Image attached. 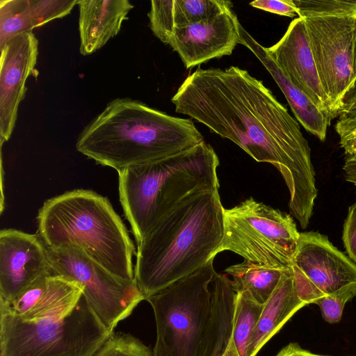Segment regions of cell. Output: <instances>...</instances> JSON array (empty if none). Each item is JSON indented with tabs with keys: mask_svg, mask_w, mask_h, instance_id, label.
I'll return each mask as SVG.
<instances>
[{
	"mask_svg": "<svg viewBox=\"0 0 356 356\" xmlns=\"http://www.w3.org/2000/svg\"><path fill=\"white\" fill-rule=\"evenodd\" d=\"M178 113L229 139L257 162L282 175L289 209L305 229L317 197L311 150L295 120L266 88L243 69L197 68L171 99Z\"/></svg>",
	"mask_w": 356,
	"mask_h": 356,
	"instance_id": "1",
	"label": "cell"
},
{
	"mask_svg": "<svg viewBox=\"0 0 356 356\" xmlns=\"http://www.w3.org/2000/svg\"><path fill=\"white\" fill-rule=\"evenodd\" d=\"M276 356H324L313 354L302 349L296 343H290L284 347Z\"/></svg>",
	"mask_w": 356,
	"mask_h": 356,
	"instance_id": "35",
	"label": "cell"
},
{
	"mask_svg": "<svg viewBox=\"0 0 356 356\" xmlns=\"http://www.w3.org/2000/svg\"><path fill=\"white\" fill-rule=\"evenodd\" d=\"M37 222L48 248H78L115 276L135 280L133 241L106 197L87 189L65 192L43 203Z\"/></svg>",
	"mask_w": 356,
	"mask_h": 356,
	"instance_id": "4",
	"label": "cell"
},
{
	"mask_svg": "<svg viewBox=\"0 0 356 356\" xmlns=\"http://www.w3.org/2000/svg\"><path fill=\"white\" fill-rule=\"evenodd\" d=\"M34 29L29 0L0 1V48L15 36Z\"/></svg>",
	"mask_w": 356,
	"mask_h": 356,
	"instance_id": "23",
	"label": "cell"
},
{
	"mask_svg": "<svg viewBox=\"0 0 356 356\" xmlns=\"http://www.w3.org/2000/svg\"><path fill=\"white\" fill-rule=\"evenodd\" d=\"M81 54H92L117 35L134 6L128 0H79Z\"/></svg>",
	"mask_w": 356,
	"mask_h": 356,
	"instance_id": "18",
	"label": "cell"
},
{
	"mask_svg": "<svg viewBox=\"0 0 356 356\" xmlns=\"http://www.w3.org/2000/svg\"><path fill=\"white\" fill-rule=\"evenodd\" d=\"M323 89L338 116L356 79L355 14L302 18Z\"/></svg>",
	"mask_w": 356,
	"mask_h": 356,
	"instance_id": "10",
	"label": "cell"
},
{
	"mask_svg": "<svg viewBox=\"0 0 356 356\" xmlns=\"http://www.w3.org/2000/svg\"><path fill=\"white\" fill-rule=\"evenodd\" d=\"M93 356H153V353L131 334L113 332Z\"/></svg>",
	"mask_w": 356,
	"mask_h": 356,
	"instance_id": "26",
	"label": "cell"
},
{
	"mask_svg": "<svg viewBox=\"0 0 356 356\" xmlns=\"http://www.w3.org/2000/svg\"><path fill=\"white\" fill-rule=\"evenodd\" d=\"M113 333L83 295L59 320L27 322L0 312V356H93Z\"/></svg>",
	"mask_w": 356,
	"mask_h": 356,
	"instance_id": "7",
	"label": "cell"
},
{
	"mask_svg": "<svg viewBox=\"0 0 356 356\" xmlns=\"http://www.w3.org/2000/svg\"><path fill=\"white\" fill-rule=\"evenodd\" d=\"M300 18L356 14V0H293Z\"/></svg>",
	"mask_w": 356,
	"mask_h": 356,
	"instance_id": "25",
	"label": "cell"
},
{
	"mask_svg": "<svg viewBox=\"0 0 356 356\" xmlns=\"http://www.w3.org/2000/svg\"><path fill=\"white\" fill-rule=\"evenodd\" d=\"M232 8V2L224 0H173L175 28L213 17Z\"/></svg>",
	"mask_w": 356,
	"mask_h": 356,
	"instance_id": "24",
	"label": "cell"
},
{
	"mask_svg": "<svg viewBox=\"0 0 356 356\" xmlns=\"http://www.w3.org/2000/svg\"><path fill=\"white\" fill-rule=\"evenodd\" d=\"M222 240L215 256L229 250L252 264L286 269L300 237L291 215L250 197L223 210Z\"/></svg>",
	"mask_w": 356,
	"mask_h": 356,
	"instance_id": "8",
	"label": "cell"
},
{
	"mask_svg": "<svg viewBox=\"0 0 356 356\" xmlns=\"http://www.w3.org/2000/svg\"><path fill=\"white\" fill-rule=\"evenodd\" d=\"M356 296V283L331 295L318 299L315 304L321 309L323 318L330 323L341 320L346 303Z\"/></svg>",
	"mask_w": 356,
	"mask_h": 356,
	"instance_id": "29",
	"label": "cell"
},
{
	"mask_svg": "<svg viewBox=\"0 0 356 356\" xmlns=\"http://www.w3.org/2000/svg\"><path fill=\"white\" fill-rule=\"evenodd\" d=\"M218 189L185 197L137 245L134 277L145 300L215 258L224 232Z\"/></svg>",
	"mask_w": 356,
	"mask_h": 356,
	"instance_id": "2",
	"label": "cell"
},
{
	"mask_svg": "<svg viewBox=\"0 0 356 356\" xmlns=\"http://www.w3.org/2000/svg\"><path fill=\"white\" fill-rule=\"evenodd\" d=\"M337 117L338 124L356 122V79L343 97Z\"/></svg>",
	"mask_w": 356,
	"mask_h": 356,
	"instance_id": "33",
	"label": "cell"
},
{
	"mask_svg": "<svg viewBox=\"0 0 356 356\" xmlns=\"http://www.w3.org/2000/svg\"><path fill=\"white\" fill-rule=\"evenodd\" d=\"M292 264L325 296L356 283L355 263L317 232L300 233Z\"/></svg>",
	"mask_w": 356,
	"mask_h": 356,
	"instance_id": "15",
	"label": "cell"
},
{
	"mask_svg": "<svg viewBox=\"0 0 356 356\" xmlns=\"http://www.w3.org/2000/svg\"><path fill=\"white\" fill-rule=\"evenodd\" d=\"M295 291L305 304L316 303L325 295L295 265H291Z\"/></svg>",
	"mask_w": 356,
	"mask_h": 356,
	"instance_id": "30",
	"label": "cell"
},
{
	"mask_svg": "<svg viewBox=\"0 0 356 356\" xmlns=\"http://www.w3.org/2000/svg\"><path fill=\"white\" fill-rule=\"evenodd\" d=\"M232 9L213 17L176 27L169 45L184 66L192 68L211 59L232 54L240 44L239 26Z\"/></svg>",
	"mask_w": 356,
	"mask_h": 356,
	"instance_id": "12",
	"label": "cell"
},
{
	"mask_svg": "<svg viewBox=\"0 0 356 356\" xmlns=\"http://www.w3.org/2000/svg\"><path fill=\"white\" fill-rule=\"evenodd\" d=\"M47 257L52 274L67 277L82 286L86 300L111 332L145 300L136 280L115 276L78 248H47Z\"/></svg>",
	"mask_w": 356,
	"mask_h": 356,
	"instance_id": "9",
	"label": "cell"
},
{
	"mask_svg": "<svg viewBox=\"0 0 356 356\" xmlns=\"http://www.w3.org/2000/svg\"><path fill=\"white\" fill-rule=\"evenodd\" d=\"M239 35L240 44L253 53L280 87L298 123L321 141H324L332 120L330 115L291 82L270 56L266 47L253 38L241 24L239 26Z\"/></svg>",
	"mask_w": 356,
	"mask_h": 356,
	"instance_id": "17",
	"label": "cell"
},
{
	"mask_svg": "<svg viewBox=\"0 0 356 356\" xmlns=\"http://www.w3.org/2000/svg\"><path fill=\"white\" fill-rule=\"evenodd\" d=\"M305 305L295 291L290 266L284 271L278 286L264 304L260 317L251 334L246 356H256L291 317Z\"/></svg>",
	"mask_w": 356,
	"mask_h": 356,
	"instance_id": "20",
	"label": "cell"
},
{
	"mask_svg": "<svg viewBox=\"0 0 356 356\" xmlns=\"http://www.w3.org/2000/svg\"><path fill=\"white\" fill-rule=\"evenodd\" d=\"M51 274L47 247L38 234L0 232V303H7L40 277Z\"/></svg>",
	"mask_w": 356,
	"mask_h": 356,
	"instance_id": "11",
	"label": "cell"
},
{
	"mask_svg": "<svg viewBox=\"0 0 356 356\" xmlns=\"http://www.w3.org/2000/svg\"><path fill=\"white\" fill-rule=\"evenodd\" d=\"M210 288L211 308L202 356H222L232 338L236 293L232 280L216 272Z\"/></svg>",
	"mask_w": 356,
	"mask_h": 356,
	"instance_id": "19",
	"label": "cell"
},
{
	"mask_svg": "<svg viewBox=\"0 0 356 356\" xmlns=\"http://www.w3.org/2000/svg\"><path fill=\"white\" fill-rule=\"evenodd\" d=\"M355 29H356V14H355ZM355 67H356V59H355Z\"/></svg>",
	"mask_w": 356,
	"mask_h": 356,
	"instance_id": "37",
	"label": "cell"
},
{
	"mask_svg": "<svg viewBox=\"0 0 356 356\" xmlns=\"http://www.w3.org/2000/svg\"><path fill=\"white\" fill-rule=\"evenodd\" d=\"M218 165L213 148L204 140L173 155L118 171L120 201L137 245L185 197L219 188Z\"/></svg>",
	"mask_w": 356,
	"mask_h": 356,
	"instance_id": "5",
	"label": "cell"
},
{
	"mask_svg": "<svg viewBox=\"0 0 356 356\" xmlns=\"http://www.w3.org/2000/svg\"><path fill=\"white\" fill-rule=\"evenodd\" d=\"M335 130L340 138V145L346 156L356 158V122L345 124H335Z\"/></svg>",
	"mask_w": 356,
	"mask_h": 356,
	"instance_id": "34",
	"label": "cell"
},
{
	"mask_svg": "<svg viewBox=\"0 0 356 356\" xmlns=\"http://www.w3.org/2000/svg\"><path fill=\"white\" fill-rule=\"evenodd\" d=\"M36 28L70 13L79 0H29Z\"/></svg>",
	"mask_w": 356,
	"mask_h": 356,
	"instance_id": "28",
	"label": "cell"
},
{
	"mask_svg": "<svg viewBox=\"0 0 356 356\" xmlns=\"http://www.w3.org/2000/svg\"><path fill=\"white\" fill-rule=\"evenodd\" d=\"M286 269L265 267L243 260L227 267L225 272L232 277L236 293L247 292L255 301L264 305L278 286Z\"/></svg>",
	"mask_w": 356,
	"mask_h": 356,
	"instance_id": "21",
	"label": "cell"
},
{
	"mask_svg": "<svg viewBox=\"0 0 356 356\" xmlns=\"http://www.w3.org/2000/svg\"><path fill=\"white\" fill-rule=\"evenodd\" d=\"M342 240L350 259L356 262V201L348 209L343 225Z\"/></svg>",
	"mask_w": 356,
	"mask_h": 356,
	"instance_id": "31",
	"label": "cell"
},
{
	"mask_svg": "<svg viewBox=\"0 0 356 356\" xmlns=\"http://www.w3.org/2000/svg\"><path fill=\"white\" fill-rule=\"evenodd\" d=\"M211 258L202 267L149 297L156 327L153 356H202L211 308Z\"/></svg>",
	"mask_w": 356,
	"mask_h": 356,
	"instance_id": "6",
	"label": "cell"
},
{
	"mask_svg": "<svg viewBox=\"0 0 356 356\" xmlns=\"http://www.w3.org/2000/svg\"><path fill=\"white\" fill-rule=\"evenodd\" d=\"M266 49L295 86L305 92L332 120L337 117L321 81L302 18H295L281 39Z\"/></svg>",
	"mask_w": 356,
	"mask_h": 356,
	"instance_id": "14",
	"label": "cell"
},
{
	"mask_svg": "<svg viewBox=\"0 0 356 356\" xmlns=\"http://www.w3.org/2000/svg\"><path fill=\"white\" fill-rule=\"evenodd\" d=\"M222 356H239L232 338Z\"/></svg>",
	"mask_w": 356,
	"mask_h": 356,
	"instance_id": "36",
	"label": "cell"
},
{
	"mask_svg": "<svg viewBox=\"0 0 356 356\" xmlns=\"http://www.w3.org/2000/svg\"><path fill=\"white\" fill-rule=\"evenodd\" d=\"M0 50V140L2 146L11 136L19 103L26 91V81L35 70L38 40L33 31L26 32L10 40Z\"/></svg>",
	"mask_w": 356,
	"mask_h": 356,
	"instance_id": "13",
	"label": "cell"
},
{
	"mask_svg": "<svg viewBox=\"0 0 356 356\" xmlns=\"http://www.w3.org/2000/svg\"><path fill=\"white\" fill-rule=\"evenodd\" d=\"M204 137L191 119L130 98L111 101L79 134L76 149L117 172L193 147Z\"/></svg>",
	"mask_w": 356,
	"mask_h": 356,
	"instance_id": "3",
	"label": "cell"
},
{
	"mask_svg": "<svg viewBox=\"0 0 356 356\" xmlns=\"http://www.w3.org/2000/svg\"><path fill=\"white\" fill-rule=\"evenodd\" d=\"M249 4L254 8L282 16L293 17L298 15L293 0H256Z\"/></svg>",
	"mask_w": 356,
	"mask_h": 356,
	"instance_id": "32",
	"label": "cell"
},
{
	"mask_svg": "<svg viewBox=\"0 0 356 356\" xmlns=\"http://www.w3.org/2000/svg\"><path fill=\"white\" fill-rule=\"evenodd\" d=\"M263 308L264 305L255 301L248 293H236L232 339L239 356H246L251 334Z\"/></svg>",
	"mask_w": 356,
	"mask_h": 356,
	"instance_id": "22",
	"label": "cell"
},
{
	"mask_svg": "<svg viewBox=\"0 0 356 356\" xmlns=\"http://www.w3.org/2000/svg\"><path fill=\"white\" fill-rule=\"evenodd\" d=\"M172 8L173 0H153L147 15L152 33L166 44L175 28Z\"/></svg>",
	"mask_w": 356,
	"mask_h": 356,
	"instance_id": "27",
	"label": "cell"
},
{
	"mask_svg": "<svg viewBox=\"0 0 356 356\" xmlns=\"http://www.w3.org/2000/svg\"><path fill=\"white\" fill-rule=\"evenodd\" d=\"M83 293L76 281L51 273L38 279L12 301L0 303V312L27 322L59 320L74 309Z\"/></svg>",
	"mask_w": 356,
	"mask_h": 356,
	"instance_id": "16",
	"label": "cell"
}]
</instances>
